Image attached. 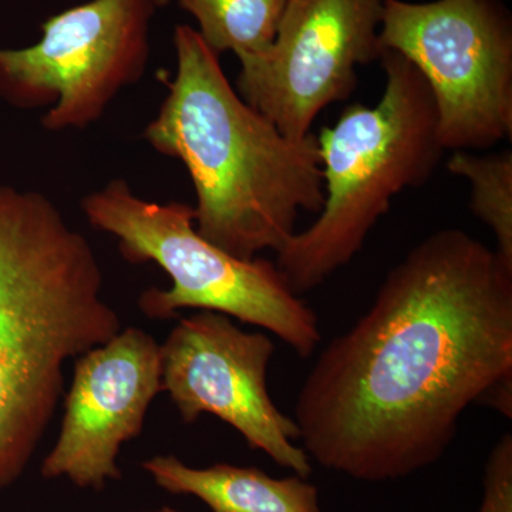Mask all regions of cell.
Returning <instances> with one entry per match:
<instances>
[{"label": "cell", "mask_w": 512, "mask_h": 512, "mask_svg": "<svg viewBox=\"0 0 512 512\" xmlns=\"http://www.w3.org/2000/svg\"><path fill=\"white\" fill-rule=\"evenodd\" d=\"M96 252L36 191L0 185V493L28 468L64 394V365L121 329Z\"/></svg>", "instance_id": "3957f363"}, {"label": "cell", "mask_w": 512, "mask_h": 512, "mask_svg": "<svg viewBox=\"0 0 512 512\" xmlns=\"http://www.w3.org/2000/svg\"><path fill=\"white\" fill-rule=\"evenodd\" d=\"M194 16L201 39L218 56H258L274 43L289 0H177Z\"/></svg>", "instance_id": "7c38bea8"}, {"label": "cell", "mask_w": 512, "mask_h": 512, "mask_svg": "<svg viewBox=\"0 0 512 512\" xmlns=\"http://www.w3.org/2000/svg\"><path fill=\"white\" fill-rule=\"evenodd\" d=\"M386 87L373 107L352 104L318 138L325 202L275 264L295 293L312 291L360 252L393 198L426 184L444 150L437 113L419 70L399 53L379 57Z\"/></svg>", "instance_id": "277c9868"}, {"label": "cell", "mask_w": 512, "mask_h": 512, "mask_svg": "<svg viewBox=\"0 0 512 512\" xmlns=\"http://www.w3.org/2000/svg\"><path fill=\"white\" fill-rule=\"evenodd\" d=\"M451 174L470 184V208L497 239L498 252L512 265V151L476 154L453 151L447 161Z\"/></svg>", "instance_id": "4fadbf2b"}, {"label": "cell", "mask_w": 512, "mask_h": 512, "mask_svg": "<svg viewBox=\"0 0 512 512\" xmlns=\"http://www.w3.org/2000/svg\"><path fill=\"white\" fill-rule=\"evenodd\" d=\"M384 0H289L274 43L239 59V96L284 136L303 140L330 104L355 90L356 67L379 59Z\"/></svg>", "instance_id": "ba28073f"}, {"label": "cell", "mask_w": 512, "mask_h": 512, "mask_svg": "<svg viewBox=\"0 0 512 512\" xmlns=\"http://www.w3.org/2000/svg\"><path fill=\"white\" fill-rule=\"evenodd\" d=\"M477 402L511 419L512 265L446 228L404 256L323 350L295 423L320 466L384 483L439 461Z\"/></svg>", "instance_id": "6da1fadb"}, {"label": "cell", "mask_w": 512, "mask_h": 512, "mask_svg": "<svg viewBox=\"0 0 512 512\" xmlns=\"http://www.w3.org/2000/svg\"><path fill=\"white\" fill-rule=\"evenodd\" d=\"M174 49L177 73L144 138L190 174L202 238L241 259L281 251L299 214L325 202L318 138L292 140L249 106L191 26L175 28Z\"/></svg>", "instance_id": "7a4b0ae2"}, {"label": "cell", "mask_w": 512, "mask_h": 512, "mask_svg": "<svg viewBox=\"0 0 512 512\" xmlns=\"http://www.w3.org/2000/svg\"><path fill=\"white\" fill-rule=\"evenodd\" d=\"M484 491L478 512H512V434H503L484 468Z\"/></svg>", "instance_id": "5bb4252c"}, {"label": "cell", "mask_w": 512, "mask_h": 512, "mask_svg": "<svg viewBox=\"0 0 512 512\" xmlns=\"http://www.w3.org/2000/svg\"><path fill=\"white\" fill-rule=\"evenodd\" d=\"M156 9L153 0H90L57 13L35 45L0 49V97L49 107L46 130L89 127L146 72Z\"/></svg>", "instance_id": "52a82bcc"}, {"label": "cell", "mask_w": 512, "mask_h": 512, "mask_svg": "<svg viewBox=\"0 0 512 512\" xmlns=\"http://www.w3.org/2000/svg\"><path fill=\"white\" fill-rule=\"evenodd\" d=\"M141 467L167 493L194 495L212 512H322L318 488L296 474L274 478L224 463L194 468L175 456H156Z\"/></svg>", "instance_id": "8fae6325"}, {"label": "cell", "mask_w": 512, "mask_h": 512, "mask_svg": "<svg viewBox=\"0 0 512 512\" xmlns=\"http://www.w3.org/2000/svg\"><path fill=\"white\" fill-rule=\"evenodd\" d=\"M154 512H180V511L173 510V508L165 507V508H161V510L154 511Z\"/></svg>", "instance_id": "2e32d148"}, {"label": "cell", "mask_w": 512, "mask_h": 512, "mask_svg": "<svg viewBox=\"0 0 512 512\" xmlns=\"http://www.w3.org/2000/svg\"><path fill=\"white\" fill-rule=\"evenodd\" d=\"M168 2H170V0H153V3L157 6V8H161V6L167 5Z\"/></svg>", "instance_id": "9a60e30c"}, {"label": "cell", "mask_w": 512, "mask_h": 512, "mask_svg": "<svg viewBox=\"0 0 512 512\" xmlns=\"http://www.w3.org/2000/svg\"><path fill=\"white\" fill-rule=\"evenodd\" d=\"M379 42L419 70L444 151L512 137V23L500 0H384Z\"/></svg>", "instance_id": "8992f818"}, {"label": "cell", "mask_w": 512, "mask_h": 512, "mask_svg": "<svg viewBox=\"0 0 512 512\" xmlns=\"http://www.w3.org/2000/svg\"><path fill=\"white\" fill-rule=\"evenodd\" d=\"M161 392L160 343L146 330L121 329L77 357L62 427L43 460L42 477L67 478L96 491L120 480L121 447L140 436Z\"/></svg>", "instance_id": "30bf717a"}, {"label": "cell", "mask_w": 512, "mask_h": 512, "mask_svg": "<svg viewBox=\"0 0 512 512\" xmlns=\"http://www.w3.org/2000/svg\"><path fill=\"white\" fill-rule=\"evenodd\" d=\"M94 229L119 241L130 264H156L171 288H150L138 298L150 319L174 318L183 309L222 313L269 330L301 357L320 342L318 316L292 291L274 262L241 259L198 234L194 207L147 201L124 180H113L83 198Z\"/></svg>", "instance_id": "5b68a950"}, {"label": "cell", "mask_w": 512, "mask_h": 512, "mask_svg": "<svg viewBox=\"0 0 512 512\" xmlns=\"http://www.w3.org/2000/svg\"><path fill=\"white\" fill-rule=\"evenodd\" d=\"M161 352V387L184 423L218 417L276 464L308 480L311 457L295 446L299 429L269 394L275 346L261 332H244L222 313L200 311L181 319Z\"/></svg>", "instance_id": "9c48e42d"}]
</instances>
